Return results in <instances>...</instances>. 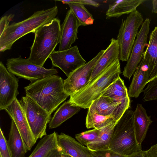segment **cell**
I'll use <instances>...</instances> for the list:
<instances>
[{"label": "cell", "instance_id": "obj_25", "mask_svg": "<svg viewBox=\"0 0 157 157\" xmlns=\"http://www.w3.org/2000/svg\"><path fill=\"white\" fill-rule=\"evenodd\" d=\"M117 121L105 125L98 128L99 133L97 139L86 146L90 150L97 151L109 149V146L114 127Z\"/></svg>", "mask_w": 157, "mask_h": 157}, {"label": "cell", "instance_id": "obj_23", "mask_svg": "<svg viewBox=\"0 0 157 157\" xmlns=\"http://www.w3.org/2000/svg\"><path fill=\"white\" fill-rule=\"evenodd\" d=\"M7 143L12 157H24L29 151L14 121L11 120Z\"/></svg>", "mask_w": 157, "mask_h": 157}, {"label": "cell", "instance_id": "obj_24", "mask_svg": "<svg viewBox=\"0 0 157 157\" xmlns=\"http://www.w3.org/2000/svg\"><path fill=\"white\" fill-rule=\"evenodd\" d=\"M81 107L68 100L62 104L54 113L48 124L49 129L57 127L78 113Z\"/></svg>", "mask_w": 157, "mask_h": 157}, {"label": "cell", "instance_id": "obj_8", "mask_svg": "<svg viewBox=\"0 0 157 157\" xmlns=\"http://www.w3.org/2000/svg\"><path fill=\"white\" fill-rule=\"evenodd\" d=\"M6 68L9 71L19 78L30 81L31 83L51 75H56L57 70L53 67L47 69L34 64L21 56L7 60Z\"/></svg>", "mask_w": 157, "mask_h": 157}, {"label": "cell", "instance_id": "obj_1", "mask_svg": "<svg viewBox=\"0 0 157 157\" xmlns=\"http://www.w3.org/2000/svg\"><path fill=\"white\" fill-rule=\"evenodd\" d=\"M63 83L61 77L54 75L31 83L24 89L26 95L51 115L69 96Z\"/></svg>", "mask_w": 157, "mask_h": 157}, {"label": "cell", "instance_id": "obj_16", "mask_svg": "<svg viewBox=\"0 0 157 157\" xmlns=\"http://www.w3.org/2000/svg\"><path fill=\"white\" fill-rule=\"evenodd\" d=\"M119 45L117 40H110V43L94 67L90 82L94 80L105 70L119 59Z\"/></svg>", "mask_w": 157, "mask_h": 157}, {"label": "cell", "instance_id": "obj_32", "mask_svg": "<svg viewBox=\"0 0 157 157\" xmlns=\"http://www.w3.org/2000/svg\"><path fill=\"white\" fill-rule=\"evenodd\" d=\"M92 157H128L116 152L109 149L91 151Z\"/></svg>", "mask_w": 157, "mask_h": 157}, {"label": "cell", "instance_id": "obj_21", "mask_svg": "<svg viewBox=\"0 0 157 157\" xmlns=\"http://www.w3.org/2000/svg\"><path fill=\"white\" fill-rule=\"evenodd\" d=\"M148 66L143 58L135 71L131 84L128 88L129 97L137 98L144 91L148 83Z\"/></svg>", "mask_w": 157, "mask_h": 157}, {"label": "cell", "instance_id": "obj_10", "mask_svg": "<svg viewBox=\"0 0 157 157\" xmlns=\"http://www.w3.org/2000/svg\"><path fill=\"white\" fill-rule=\"evenodd\" d=\"M150 20L145 19L138 32L131 54L123 71V75L129 80L142 60L150 30Z\"/></svg>", "mask_w": 157, "mask_h": 157}, {"label": "cell", "instance_id": "obj_36", "mask_svg": "<svg viewBox=\"0 0 157 157\" xmlns=\"http://www.w3.org/2000/svg\"><path fill=\"white\" fill-rule=\"evenodd\" d=\"M146 151L147 157H157V144L151 146Z\"/></svg>", "mask_w": 157, "mask_h": 157}, {"label": "cell", "instance_id": "obj_34", "mask_svg": "<svg viewBox=\"0 0 157 157\" xmlns=\"http://www.w3.org/2000/svg\"><path fill=\"white\" fill-rule=\"evenodd\" d=\"M14 16V14H10L2 17L0 20V36L3 33L5 30L9 25V23L12 20Z\"/></svg>", "mask_w": 157, "mask_h": 157}, {"label": "cell", "instance_id": "obj_20", "mask_svg": "<svg viewBox=\"0 0 157 157\" xmlns=\"http://www.w3.org/2000/svg\"><path fill=\"white\" fill-rule=\"evenodd\" d=\"M100 95L108 96L117 102L121 103L126 109L130 107V100L127 89L120 76L101 94Z\"/></svg>", "mask_w": 157, "mask_h": 157}, {"label": "cell", "instance_id": "obj_37", "mask_svg": "<svg viewBox=\"0 0 157 157\" xmlns=\"http://www.w3.org/2000/svg\"><path fill=\"white\" fill-rule=\"evenodd\" d=\"M128 157H147L146 151L142 150L135 153Z\"/></svg>", "mask_w": 157, "mask_h": 157}, {"label": "cell", "instance_id": "obj_11", "mask_svg": "<svg viewBox=\"0 0 157 157\" xmlns=\"http://www.w3.org/2000/svg\"><path fill=\"white\" fill-rule=\"evenodd\" d=\"M49 58L53 66L59 68L67 77L86 63L76 45L63 51H54Z\"/></svg>", "mask_w": 157, "mask_h": 157}, {"label": "cell", "instance_id": "obj_15", "mask_svg": "<svg viewBox=\"0 0 157 157\" xmlns=\"http://www.w3.org/2000/svg\"><path fill=\"white\" fill-rule=\"evenodd\" d=\"M88 110L101 115L113 116L118 121L127 109L121 103L117 102L112 98L100 95L93 101Z\"/></svg>", "mask_w": 157, "mask_h": 157}, {"label": "cell", "instance_id": "obj_26", "mask_svg": "<svg viewBox=\"0 0 157 157\" xmlns=\"http://www.w3.org/2000/svg\"><path fill=\"white\" fill-rule=\"evenodd\" d=\"M57 133H52L43 137L28 157H48L51 152L58 146Z\"/></svg>", "mask_w": 157, "mask_h": 157}, {"label": "cell", "instance_id": "obj_17", "mask_svg": "<svg viewBox=\"0 0 157 157\" xmlns=\"http://www.w3.org/2000/svg\"><path fill=\"white\" fill-rule=\"evenodd\" d=\"M143 58L148 66V83L157 77V27L151 32Z\"/></svg>", "mask_w": 157, "mask_h": 157}, {"label": "cell", "instance_id": "obj_29", "mask_svg": "<svg viewBox=\"0 0 157 157\" xmlns=\"http://www.w3.org/2000/svg\"><path fill=\"white\" fill-rule=\"evenodd\" d=\"M99 133V130L98 129L94 128L77 134L75 137L79 143L86 147L88 144L93 142L97 139Z\"/></svg>", "mask_w": 157, "mask_h": 157}, {"label": "cell", "instance_id": "obj_30", "mask_svg": "<svg viewBox=\"0 0 157 157\" xmlns=\"http://www.w3.org/2000/svg\"><path fill=\"white\" fill-rule=\"evenodd\" d=\"M143 100L145 101L157 100V77L148 83L144 90Z\"/></svg>", "mask_w": 157, "mask_h": 157}, {"label": "cell", "instance_id": "obj_19", "mask_svg": "<svg viewBox=\"0 0 157 157\" xmlns=\"http://www.w3.org/2000/svg\"><path fill=\"white\" fill-rule=\"evenodd\" d=\"M133 114V124L136 140L138 144L141 146L152 121L141 104H137Z\"/></svg>", "mask_w": 157, "mask_h": 157}, {"label": "cell", "instance_id": "obj_9", "mask_svg": "<svg viewBox=\"0 0 157 157\" xmlns=\"http://www.w3.org/2000/svg\"><path fill=\"white\" fill-rule=\"evenodd\" d=\"M104 51V50H101L93 59L76 69L64 80V90L69 96L89 82L93 69Z\"/></svg>", "mask_w": 157, "mask_h": 157}, {"label": "cell", "instance_id": "obj_22", "mask_svg": "<svg viewBox=\"0 0 157 157\" xmlns=\"http://www.w3.org/2000/svg\"><path fill=\"white\" fill-rule=\"evenodd\" d=\"M145 1L144 0H118L109 4L106 13V19L118 18L124 14H130Z\"/></svg>", "mask_w": 157, "mask_h": 157}, {"label": "cell", "instance_id": "obj_3", "mask_svg": "<svg viewBox=\"0 0 157 157\" xmlns=\"http://www.w3.org/2000/svg\"><path fill=\"white\" fill-rule=\"evenodd\" d=\"M60 21L56 17L41 26L35 33L29 57L31 62L43 67L46 60L59 44L61 37Z\"/></svg>", "mask_w": 157, "mask_h": 157}, {"label": "cell", "instance_id": "obj_14", "mask_svg": "<svg viewBox=\"0 0 157 157\" xmlns=\"http://www.w3.org/2000/svg\"><path fill=\"white\" fill-rule=\"evenodd\" d=\"M81 25L75 14L70 9L67 13L64 21L61 26V37L58 51L69 49L78 39V27Z\"/></svg>", "mask_w": 157, "mask_h": 157}, {"label": "cell", "instance_id": "obj_27", "mask_svg": "<svg viewBox=\"0 0 157 157\" xmlns=\"http://www.w3.org/2000/svg\"><path fill=\"white\" fill-rule=\"evenodd\" d=\"M81 25L86 26L93 24L94 19L92 15L84 6V5L78 3L68 4Z\"/></svg>", "mask_w": 157, "mask_h": 157}, {"label": "cell", "instance_id": "obj_12", "mask_svg": "<svg viewBox=\"0 0 157 157\" xmlns=\"http://www.w3.org/2000/svg\"><path fill=\"white\" fill-rule=\"evenodd\" d=\"M19 80L0 62V109L4 110L19 94Z\"/></svg>", "mask_w": 157, "mask_h": 157}, {"label": "cell", "instance_id": "obj_35", "mask_svg": "<svg viewBox=\"0 0 157 157\" xmlns=\"http://www.w3.org/2000/svg\"><path fill=\"white\" fill-rule=\"evenodd\" d=\"M48 157H72L67 154L59 145L53 150Z\"/></svg>", "mask_w": 157, "mask_h": 157}, {"label": "cell", "instance_id": "obj_13", "mask_svg": "<svg viewBox=\"0 0 157 157\" xmlns=\"http://www.w3.org/2000/svg\"><path fill=\"white\" fill-rule=\"evenodd\" d=\"M4 110L14 121L29 151L36 143L19 101L16 98Z\"/></svg>", "mask_w": 157, "mask_h": 157}, {"label": "cell", "instance_id": "obj_6", "mask_svg": "<svg viewBox=\"0 0 157 157\" xmlns=\"http://www.w3.org/2000/svg\"><path fill=\"white\" fill-rule=\"evenodd\" d=\"M143 21L142 14L137 10L122 20L117 39L119 47L120 60L122 61L128 60L138 33V29Z\"/></svg>", "mask_w": 157, "mask_h": 157}, {"label": "cell", "instance_id": "obj_31", "mask_svg": "<svg viewBox=\"0 0 157 157\" xmlns=\"http://www.w3.org/2000/svg\"><path fill=\"white\" fill-rule=\"evenodd\" d=\"M0 130V157H12L7 140L1 128Z\"/></svg>", "mask_w": 157, "mask_h": 157}, {"label": "cell", "instance_id": "obj_2", "mask_svg": "<svg viewBox=\"0 0 157 157\" xmlns=\"http://www.w3.org/2000/svg\"><path fill=\"white\" fill-rule=\"evenodd\" d=\"M58 13V7L56 6L35 12L28 18L21 21L12 23L0 36V52L10 50L14 43L26 34L35 33L39 28L56 18Z\"/></svg>", "mask_w": 157, "mask_h": 157}, {"label": "cell", "instance_id": "obj_4", "mask_svg": "<svg viewBox=\"0 0 157 157\" xmlns=\"http://www.w3.org/2000/svg\"><path fill=\"white\" fill-rule=\"evenodd\" d=\"M120 60L105 70L83 88L70 96L69 101L83 109H88L101 92L115 81L121 73Z\"/></svg>", "mask_w": 157, "mask_h": 157}, {"label": "cell", "instance_id": "obj_38", "mask_svg": "<svg viewBox=\"0 0 157 157\" xmlns=\"http://www.w3.org/2000/svg\"><path fill=\"white\" fill-rule=\"evenodd\" d=\"M152 12L157 13V0H153L152 2Z\"/></svg>", "mask_w": 157, "mask_h": 157}, {"label": "cell", "instance_id": "obj_18", "mask_svg": "<svg viewBox=\"0 0 157 157\" xmlns=\"http://www.w3.org/2000/svg\"><path fill=\"white\" fill-rule=\"evenodd\" d=\"M58 145L72 157H92L91 150L64 133L57 136Z\"/></svg>", "mask_w": 157, "mask_h": 157}, {"label": "cell", "instance_id": "obj_28", "mask_svg": "<svg viewBox=\"0 0 157 157\" xmlns=\"http://www.w3.org/2000/svg\"><path fill=\"white\" fill-rule=\"evenodd\" d=\"M115 121L116 120L113 116L101 115L93 111L88 110L86 125L87 128L98 129Z\"/></svg>", "mask_w": 157, "mask_h": 157}, {"label": "cell", "instance_id": "obj_33", "mask_svg": "<svg viewBox=\"0 0 157 157\" xmlns=\"http://www.w3.org/2000/svg\"><path fill=\"white\" fill-rule=\"evenodd\" d=\"M55 1L61 2L63 4H67L71 3H78L83 5H91L96 7H98L100 6V4L98 2L90 0H58Z\"/></svg>", "mask_w": 157, "mask_h": 157}, {"label": "cell", "instance_id": "obj_7", "mask_svg": "<svg viewBox=\"0 0 157 157\" xmlns=\"http://www.w3.org/2000/svg\"><path fill=\"white\" fill-rule=\"evenodd\" d=\"M19 101L36 142L47 135L46 129L51 115L26 95Z\"/></svg>", "mask_w": 157, "mask_h": 157}, {"label": "cell", "instance_id": "obj_5", "mask_svg": "<svg viewBox=\"0 0 157 157\" xmlns=\"http://www.w3.org/2000/svg\"><path fill=\"white\" fill-rule=\"evenodd\" d=\"M133 112L128 109L117 121L109 146V149L127 156L142 150L136 139Z\"/></svg>", "mask_w": 157, "mask_h": 157}]
</instances>
